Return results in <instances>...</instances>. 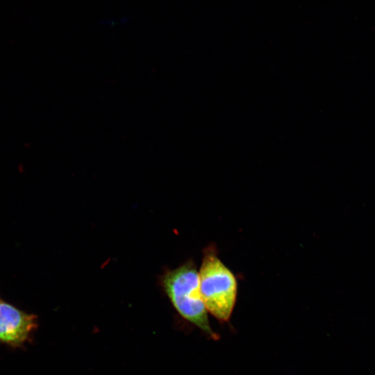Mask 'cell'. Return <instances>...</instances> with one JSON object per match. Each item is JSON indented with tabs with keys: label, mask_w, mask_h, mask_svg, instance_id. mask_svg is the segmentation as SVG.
Segmentation results:
<instances>
[{
	"label": "cell",
	"mask_w": 375,
	"mask_h": 375,
	"mask_svg": "<svg viewBox=\"0 0 375 375\" xmlns=\"http://www.w3.org/2000/svg\"><path fill=\"white\" fill-rule=\"evenodd\" d=\"M199 277L200 293L207 311L221 322H228L236 301L238 282L218 257L215 247L205 249Z\"/></svg>",
	"instance_id": "6da1fadb"
},
{
	"label": "cell",
	"mask_w": 375,
	"mask_h": 375,
	"mask_svg": "<svg viewBox=\"0 0 375 375\" xmlns=\"http://www.w3.org/2000/svg\"><path fill=\"white\" fill-rule=\"evenodd\" d=\"M162 285L177 312L185 319L217 339L208 321V311L201 296L199 277L195 263L188 260L167 270L162 276Z\"/></svg>",
	"instance_id": "7a4b0ae2"
},
{
	"label": "cell",
	"mask_w": 375,
	"mask_h": 375,
	"mask_svg": "<svg viewBox=\"0 0 375 375\" xmlns=\"http://www.w3.org/2000/svg\"><path fill=\"white\" fill-rule=\"evenodd\" d=\"M37 327V317L0 300V341L18 346Z\"/></svg>",
	"instance_id": "3957f363"
}]
</instances>
